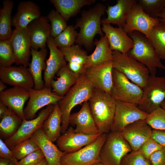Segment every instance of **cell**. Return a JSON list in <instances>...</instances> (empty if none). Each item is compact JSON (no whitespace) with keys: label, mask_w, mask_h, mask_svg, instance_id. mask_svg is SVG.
Here are the masks:
<instances>
[{"label":"cell","mask_w":165,"mask_h":165,"mask_svg":"<svg viewBox=\"0 0 165 165\" xmlns=\"http://www.w3.org/2000/svg\"><path fill=\"white\" fill-rule=\"evenodd\" d=\"M47 53L46 47L39 50L31 48L32 58L28 69L34 80V88L36 90H41L45 87L42 72L46 67L45 60Z\"/></svg>","instance_id":"83f0119b"},{"label":"cell","mask_w":165,"mask_h":165,"mask_svg":"<svg viewBox=\"0 0 165 165\" xmlns=\"http://www.w3.org/2000/svg\"><path fill=\"white\" fill-rule=\"evenodd\" d=\"M92 165H104L103 164L100 162H98L95 163L94 164Z\"/></svg>","instance_id":"11a10c76"},{"label":"cell","mask_w":165,"mask_h":165,"mask_svg":"<svg viewBox=\"0 0 165 165\" xmlns=\"http://www.w3.org/2000/svg\"><path fill=\"white\" fill-rule=\"evenodd\" d=\"M46 17L50 23V35L53 38L60 34L68 26L65 20L56 10H51Z\"/></svg>","instance_id":"8d00e7d4"},{"label":"cell","mask_w":165,"mask_h":165,"mask_svg":"<svg viewBox=\"0 0 165 165\" xmlns=\"http://www.w3.org/2000/svg\"><path fill=\"white\" fill-rule=\"evenodd\" d=\"M57 165H66L60 162V163Z\"/></svg>","instance_id":"9f6ffc18"},{"label":"cell","mask_w":165,"mask_h":165,"mask_svg":"<svg viewBox=\"0 0 165 165\" xmlns=\"http://www.w3.org/2000/svg\"><path fill=\"white\" fill-rule=\"evenodd\" d=\"M113 68L111 61L87 68L84 74L94 89L110 94Z\"/></svg>","instance_id":"2e32d148"},{"label":"cell","mask_w":165,"mask_h":165,"mask_svg":"<svg viewBox=\"0 0 165 165\" xmlns=\"http://www.w3.org/2000/svg\"><path fill=\"white\" fill-rule=\"evenodd\" d=\"M9 109L5 105L0 102V117L2 118L8 112Z\"/></svg>","instance_id":"681fc988"},{"label":"cell","mask_w":165,"mask_h":165,"mask_svg":"<svg viewBox=\"0 0 165 165\" xmlns=\"http://www.w3.org/2000/svg\"><path fill=\"white\" fill-rule=\"evenodd\" d=\"M106 9L105 6L97 3L92 8L82 13L81 17L74 26L75 29H80L75 43L90 48L96 35H99L101 37L104 35L101 26V18Z\"/></svg>","instance_id":"3957f363"},{"label":"cell","mask_w":165,"mask_h":165,"mask_svg":"<svg viewBox=\"0 0 165 165\" xmlns=\"http://www.w3.org/2000/svg\"><path fill=\"white\" fill-rule=\"evenodd\" d=\"M128 34L134 42L133 47L127 53L129 56L145 65L151 75H156L157 68L165 70V66L145 35L137 31Z\"/></svg>","instance_id":"277c9868"},{"label":"cell","mask_w":165,"mask_h":165,"mask_svg":"<svg viewBox=\"0 0 165 165\" xmlns=\"http://www.w3.org/2000/svg\"><path fill=\"white\" fill-rule=\"evenodd\" d=\"M145 120L152 129L165 130V110L160 107L148 114Z\"/></svg>","instance_id":"60d3db41"},{"label":"cell","mask_w":165,"mask_h":165,"mask_svg":"<svg viewBox=\"0 0 165 165\" xmlns=\"http://www.w3.org/2000/svg\"><path fill=\"white\" fill-rule=\"evenodd\" d=\"M160 22L158 18L152 17L147 14L138 3L130 13L123 28L128 34L137 31L148 39L152 29Z\"/></svg>","instance_id":"7c38bea8"},{"label":"cell","mask_w":165,"mask_h":165,"mask_svg":"<svg viewBox=\"0 0 165 165\" xmlns=\"http://www.w3.org/2000/svg\"><path fill=\"white\" fill-rule=\"evenodd\" d=\"M59 49L68 62V68L72 72L77 76L84 73L86 70L84 65L88 56L86 51L78 44Z\"/></svg>","instance_id":"4316f807"},{"label":"cell","mask_w":165,"mask_h":165,"mask_svg":"<svg viewBox=\"0 0 165 165\" xmlns=\"http://www.w3.org/2000/svg\"><path fill=\"white\" fill-rule=\"evenodd\" d=\"M88 101L99 132L108 134L114 121L116 101L110 94L94 89Z\"/></svg>","instance_id":"6da1fadb"},{"label":"cell","mask_w":165,"mask_h":165,"mask_svg":"<svg viewBox=\"0 0 165 165\" xmlns=\"http://www.w3.org/2000/svg\"><path fill=\"white\" fill-rule=\"evenodd\" d=\"M143 89L141 99L137 106L142 111L149 114L161 107L165 100V77L150 75Z\"/></svg>","instance_id":"52a82bcc"},{"label":"cell","mask_w":165,"mask_h":165,"mask_svg":"<svg viewBox=\"0 0 165 165\" xmlns=\"http://www.w3.org/2000/svg\"><path fill=\"white\" fill-rule=\"evenodd\" d=\"M38 6L31 1L20 2L17 12L12 20V25L15 28H26L33 20L41 16Z\"/></svg>","instance_id":"484cf974"},{"label":"cell","mask_w":165,"mask_h":165,"mask_svg":"<svg viewBox=\"0 0 165 165\" xmlns=\"http://www.w3.org/2000/svg\"><path fill=\"white\" fill-rule=\"evenodd\" d=\"M148 160L151 165H165V148L154 152Z\"/></svg>","instance_id":"f6af8a7d"},{"label":"cell","mask_w":165,"mask_h":165,"mask_svg":"<svg viewBox=\"0 0 165 165\" xmlns=\"http://www.w3.org/2000/svg\"><path fill=\"white\" fill-rule=\"evenodd\" d=\"M5 83L0 80V92L6 90V86Z\"/></svg>","instance_id":"816d5d0a"},{"label":"cell","mask_w":165,"mask_h":165,"mask_svg":"<svg viewBox=\"0 0 165 165\" xmlns=\"http://www.w3.org/2000/svg\"><path fill=\"white\" fill-rule=\"evenodd\" d=\"M69 121V124L76 126L74 130L76 133L89 135L100 133L91 113L88 101L84 102L78 112L70 114Z\"/></svg>","instance_id":"603a6c76"},{"label":"cell","mask_w":165,"mask_h":165,"mask_svg":"<svg viewBox=\"0 0 165 165\" xmlns=\"http://www.w3.org/2000/svg\"><path fill=\"white\" fill-rule=\"evenodd\" d=\"M62 114L57 103L45 121L42 128L47 137L53 142L56 141L61 133Z\"/></svg>","instance_id":"1f68e13d"},{"label":"cell","mask_w":165,"mask_h":165,"mask_svg":"<svg viewBox=\"0 0 165 165\" xmlns=\"http://www.w3.org/2000/svg\"><path fill=\"white\" fill-rule=\"evenodd\" d=\"M161 107L165 110V100L161 104Z\"/></svg>","instance_id":"db71d44e"},{"label":"cell","mask_w":165,"mask_h":165,"mask_svg":"<svg viewBox=\"0 0 165 165\" xmlns=\"http://www.w3.org/2000/svg\"><path fill=\"white\" fill-rule=\"evenodd\" d=\"M30 138L37 144L46 159L47 165H57L65 153L61 151L46 135L42 128L37 130Z\"/></svg>","instance_id":"d4e9b609"},{"label":"cell","mask_w":165,"mask_h":165,"mask_svg":"<svg viewBox=\"0 0 165 165\" xmlns=\"http://www.w3.org/2000/svg\"><path fill=\"white\" fill-rule=\"evenodd\" d=\"M1 119L0 136L6 140L16 133L21 125L22 120L9 109Z\"/></svg>","instance_id":"836d02e7"},{"label":"cell","mask_w":165,"mask_h":165,"mask_svg":"<svg viewBox=\"0 0 165 165\" xmlns=\"http://www.w3.org/2000/svg\"><path fill=\"white\" fill-rule=\"evenodd\" d=\"M47 45L50 50V55L46 62L44 81L45 87L51 89V82L55 75L67 64L63 53L55 44L53 38L50 36L49 38Z\"/></svg>","instance_id":"ffe728a7"},{"label":"cell","mask_w":165,"mask_h":165,"mask_svg":"<svg viewBox=\"0 0 165 165\" xmlns=\"http://www.w3.org/2000/svg\"><path fill=\"white\" fill-rule=\"evenodd\" d=\"M94 44L95 48L91 54L88 55L84 65L86 69L112 61V51L105 35L99 40H96Z\"/></svg>","instance_id":"f1b7e54d"},{"label":"cell","mask_w":165,"mask_h":165,"mask_svg":"<svg viewBox=\"0 0 165 165\" xmlns=\"http://www.w3.org/2000/svg\"><path fill=\"white\" fill-rule=\"evenodd\" d=\"M78 35L74 26L68 25L60 34L53 38V41L59 48L70 47L75 42Z\"/></svg>","instance_id":"d590c367"},{"label":"cell","mask_w":165,"mask_h":165,"mask_svg":"<svg viewBox=\"0 0 165 165\" xmlns=\"http://www.w3.org/2000/svg\"><path fill=\"white\" fill-rule=\"evenodd\" d=\"M163 148L151 138L145 142L138 150L148 160L152 154Z\"/></svg>","instance_id":"7bdbcfd3"},{"label":"cell","mask_w":165,"mask_h":165,"mask_svg":"<svg viewBox=\"0 0 165 165\" xmlns=\"http://www.w3.org/2000/svg\"><path fill=\"white\" fill-rule=\"evenodd\" d=\"M27 28L30 36L31 48L38 50L46 47L51 31L50 24L46 16H41L35 19Z\"/></svg>","instance_id":"7402d4cb"},{"label":"cell","mask_w":165,"mask_h":165,"mask_svg":"<svg viewBox=\"0 0 165 165\" xmlns=\"http://www.w3.org/2000/svg\"><path fill=\"white\" fill-rule=\"evenodd\" d=\"M54 107L53 105H47L42 109L38 115L35 118L22 120L16 133L4 141L8 147L11 149L22 142L30 138L37 130L42 128L43 123L53 111Z\"/></svg>","instance_id":"30bf717a"},{"label":"cell","mask_w":165,"mask_h":165,"mask_svg":"<svg viewBox=\"0 0 165 165\" xmlns=\"http://www.w3.org/2000/svg\"><path fill=\"white\" fill-rule=\"evenodd\" d=\"M57 80L51 82L52 91L58 95L63 97L76 83L78 77L68 68L67 64L57 73Z\"/></svg>","instance_id":"f546056e"},{"label":"cell","mask_w":165,"mask_h":165,"mask_svg":"<svg viewBox=\"0 0 165 165\" xmlns=\"http://www.w3.org/2000/svg\"><path fill=\"white\" fill-rule=\"evenodd\" d=\"M14 55L15 63L27 68L31 55V40L27 28H15L9 39Z\"/></svg>","instance_id":"5bb4252c"},{"label":"cell","mask_w":165,"mask_h":165,"mask_svg":"<svg viewBox=\"0 0 165 165\" xmlns=\"http://www.w3.org/2000/svg\"><path fill=\"white\" fill-rule=\"evenodd\" d=\"M29 91L28 101L24 109L25 119L27 120L35 118L39 110L49 105L57 103L63 97L53 91L51 88L46 87L39 90L33 88Z\"/></svg>","instance_id":"8fae6325"},{"label":"cell","mask_w":165,"mask_h":165,"mask_svg":"<svg viewBox=\"0 0 165 165\" xmlns=\"http://www.w3.org/2000/svg\"><path fill=\"white\" fill-rule=\"evenodd\" d=\"M0 79L5 84L29 90L34 88V80L28 68L22 65L0 67Z\"/></svg>","instance_id":"ac0fdd59"},{"label":"cell","mask_w":165,"mask_h":165,"mask_svg":"<svg viewBox=\"0 0 165 165\" xmlns=\"http://www.w3.org/2000/svg\"><path fill=\"white\" fill-rule=\"evenodd\" d=\"M10 149L16 159L18 160L40 148L36 143L30 138Z\"/></svg>","instance_id":"74e56055"},{"label":"cell","mask_w":165,"mask_h":165,"mask_svg":"<svg viewBox=\"0 0 165 165\" xmlns=\"http://www.w3.org/2000/svg\"><path fill=\"white\" fill-rule=\"evenodd\" d=\"M0 165H18V163L12 160L0 158Z\"/></svg>","instance_id":"c3c4849f"},{"label":"cell","mask_w":165,"mask_h":165,"mask_svg":"<svg viewBox=\"0 0 165 165\" xmlns=\"http://www.w3.org/2000/svg\"><path fill=\"white\" fill-rule=\"evenodd\" d=\"M101 28L112 51L126 54L133 47V41L123 28H115L110 24H103Z\"/></svg>","instance_id":"44dd1931"},{"label":"cell","mask_w":165,"mask_h":165,"mask_svg":"<svg viewBox=\"0 0 165 165\" xmlns=\"http://www.w3.org/2000/svg\"><path fill=\"white\" fill-rule=\"evenodd\" d=\"M35 165H47V160L45 158L43 160Z\"/></svg>","instance_id":"f5cc1de1"},{"label":"cell","mask_w":165,"mask_h":165,"mask_svg":"<svg viewBox=\"0 0 165 165\" xmlns=\"http://www.w3.org/2000/svg\"><path fill=\"white\" fill-rule=\"evenodd\" d=\"M138 3L144 11L153 18H158L159 14L165 8V0H138Z\"/></svg>","instance_id":"ab89813d"},{"label":"cell","mask_w":165,"mask_h":165,"mask_svg":"<svg viewBox=\"0 0 165 165\" xmlns=\"http://www.w3.org/2000/svg\"><path fill=\"white\" fill-rule=\"evenodd\" d=\"M0 158L10 160L17 163L18 161L16 159L14 154L4 141L0 139Z\"/></svg>","instance_id":"bcb514c9"},{"label":"cell","mask_w":165,"mask_h":165,"mask_svg":"<svg viewBox=\"0 0 165 165\" xmlns=\"http://www.w3.org/2000/svg\"><path fill=\"white\" fill-rule=\"evenodd\" d=\"M95 0H50V2L66 22L84 6L90 5Z\"/></svg>","instance_id":"4dcf8cb0"},{"label":"cell","mask_w":165,"mask_h":165,"mask_svg":"<svg viewBox=\"0 0 165 165\" xmlns=\"http://www.w3.org/2000/svg\"><path fill=\"white\" fill-rule=\"evenodd\" d=\"M120 165H151L149 160L139 150L131 151L122 159Z\"/></svg>","instance_id":"b9f144b4"},{"label":"cell","mask_w":165,"mask_h":165,"mask_svg":"<svg viewBox=\"0 0 165 165\" xmlns=\"http://www.w3.org/2000/svg\"><path fill=\"white\" fill-rule=\"evenodd\" d=\"M148 114L130 103L116 101L113 123L110 131L120 132L128 125L140 120H145Z\"/></svg>","instance_id":"4fadbf2b"},{"label":"cell","mask_w":165,"mask_h":165,"mask_svg":"<svg viewBox=\"0 0 165 165\" xmlns=\"http://www.w3.org/2000/svg\"><path fill=\"white\" fill-rule=\"evenodd\" d=\"M131 151L120 132L110 131L100 150V162L104 165H120L122 158Z\"/></svg>","instance_id":"8992f818"},{"label":"cell","mask_w":165,"mask_h":165,"mask_svg":"<svg viewBox=\"0 0 165 165\" xmlns=\"http://www.w3.org/2000/svg\"><path fill=\"white\" fill-rule=\"evenodd\" d=\"M112 55L113 68L143 89L146 86L150 76L147 68L127 53L112 51Z\"/></svg>","instance_id":"5b68a950"},{"label":"cell","mask_w":165,"mask_h":165,"mask_svg":"<svg viewBox=\"0 0 165 165\" xmlns=\"http://www.w3.org/2000/svg\"><path fill=\"white\" fill-rule=\"evenodd\" d=\"M143 89L130 81L123 74L114 68L112 70V85L110 94L116 101L131 103H139Z\"/></svg>","instance_id":"ba28073f"},{"label":"cell","mask_w":165,"mask_h":165,"mask_svg":"<svg viewBox=\"0 0 165 165\" xmlns=\"http://www.w3.org/2000/svg\"><path fill=\"white\" fill-rule=\"evenodd\" d=\"M138 4L136 0H117L114 6H108L107 17L101 20L102 24H112L123 28L131 10Z\"/></svg>","instance_id":"cb8c5ba5"},{"label":"cell","mask_w":165,"mask_h":165,"mask_svg":"<svg viewBox=\"0 0 165 165\" xmlns=\"http://www.w3.org/2000/svg\"><path fill=\"white\" fill-rule=\"evenodd\" d=\"M101 134L89 135L76 133L73 128L70 127L57 139V145L65 153L73 152L93 142Z\"/></svg>","instance_id":"9a60e30c"},{"label":"cell","mask_w":165,"mask_h":165,"mask_svg":"<svg viewBox=\"0 0 165 165\" xmlns=\"http://www.w3.org/2000/svg\"><path fill=\"white\" fill-rule=\"evenodd\" d=\"M152 138L163 148H165V130L152 129Z\"/></svg>","instance_id":"7dc6e473"},{"label":"cell","mask_w":165,"mask_h":165,"mask_svg":"<svg viewBox=\"0 0 165 165\" xmlns=\"http://www.w3.org/2000/svg\"><path fill=\"white\" fill-rule=\"evenodd\" d=\"M148 39L160 59L165 60V24L160 21L156 25Z\"/></svg>","instance_id":"e575fe53"},{"label":"cell","mask_w":165,"mask_h":165,"mask_svg":"<svg viewBox=\"0 0 165 165\" xmlns=\"http://www.w3.org/2000/svg\"><path fill=\"white\" fill-rule=\"evenodd\" d=\"M160 22L165 24V8L159 14L158 16Z\"/></svg>","instance_id":"f907efd6"},{"label":"cell","mask_w":165,"mask_h":165,"mask_svg":"<svg viewBox=\"0 0 165 165\" xmlns=\"http://www.w3.org/2000/svg\"><path fill=\"white\" fill-rule=\"evenodd\" d=\"M94 89L83 74L78 77L75 84L58 102L62 114L61 133H64L68 128L72 110L76 105L88 101Z\"/></svg>","instance_id":"7a4b0ae2"},{"label":"cell","mask_w":165,"mask_h":165,"mask_svg":"<svg viewBox=\"0 0 165 165\" xmlns=\"http://www.w3.org/2000/svg\"><path fill=\"white\" fill-rule=\"evenodd\" d=\"M0 10V40H9L13 31L11 15L14 6L13 1L5 0Z\"/></svg>","instance_id":"d6a6232c"},{"label":"cell","mask_w":165,"mask_h":165,"mask_svg":"<svg viewBox=\"0 0 165 165\" xmlns=\"http://www.w3.org/2000/svg\"><path fill=\"white\" fill-rule=\"evenodd\" d=\"M45 158L40 149L35 151L18 161V165H35Z\"/></svg>","instance_id":"ee69618b"},{"label":"cell","mask_w":165,"mask_h":165,"mask_svg":"<svg viewBox=\"0 0 165 165\" xmlns=\"http://www.w3.org/2000/svg\"><path fill=\"white\" fill-rule=\"evenodd\" d=\"M29 97V90L19 86H13L0 92V102L22 120L25 119L24 107Z\"/></svg>","instance_id":"d6986e66"},{"label":"cell","mask_w":165,"mask_h":165,"mask_svg":"<svg viewBox=\"0 0 165 165\" xmlns=\"http://www.w3.org/2000/svg\"><path fill=\"white\" fill-rule=\"evenodd\" d=\"M152 130L145 120H140L128 125L120 133L129 144L132 151H135L152 138Z\"/></svg>","instance_id":"e0dca14e"},{"label":"cell","mask_w":165,"mask_h":165,"mask_svg":"<svg viewBox=\"0 0 165 165\" xmlns=\"http://www.w3.org/2000/svg\"><path fill=\"white\" fill-rule=\"evenodd\" d=\"M15 63L14 53L9 40H0V67L10 66Z\"/></svg>","instance_id":"f35d334b"},{"label":"cell","mask_w":165,"mask_h":165,"mask_svg":"<svg viewBox=\"0 0 165 165\" xmlns=\"http://www.w3.org/2000/svg\"><path fill=\"white\" fill-rule=\"evenodd\" d=\"M107 135L101 134L92 143L75 152L65 153L60 162L66 165H92L100 162V152Z\"/></svg>","instance_id":"9c48e42d"}]
</instances>
